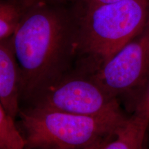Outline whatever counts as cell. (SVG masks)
I'll return each instance as SVG.
<instances>
[{"label":"cell","instance_id":"5b68a950","mask_svg":"<svg viewBox=\"0 0 149 149\" xmlns=\"http://www.w3.org/2000/svg\"><path fill=\"white\" fill-rule=\"evenodd\" d=\"M97 81L132 111L149 91V21L134 38L92 72Z\"/></svg>","mask_w":149,"mask_h":149},{"label":"cell","instance_id":"30bf717a","mask_svg":"<svg viewBox=\"0 0 149 149\" xmlns=\"http://www.w3.org/2000/svg\"><path fill=\"white\" fill-rule=\"evenodd\" d=\"M79 1L82 3L84 7H89L99 4H103V3L114 2L119 0H79Z\"/></svg>","mask_w":149,"mask_h":149},{"label":"cell","instance_id":"7a4b0ae2","mask_svg":"<svg viewBox=\"0 0 149 149\" xmlns=\"http://www.w3.org/2000/svg\"><path fill=\"white\" fill-rule=\"evenodd\" d=\"M149 21V0H119L84 7L78 16L77 56L93 72L142 31Z\"/></svg>","mask_w":149,"mask_h":149},{"label":"cell","instance_id":"277c9868","mask_svg":"<svg viewBox=\"0 0 149 149\" xmlns=\"http://www.w3.org/2000/svg\"><path fill=\"white\" fill-rule=\"evenodd\" d=\"M35 109L84 115L121 110L120 102L97 81L92 72L70 70L31 99Z\"/></svg>","mask_w":149,"mask_h":149},{"label":"cell","instance_id":"5bb4252c","mask_svg":"<svg viewBox=\"0 0 149 149\" xmlns=\"http://www.w3.org/2000/svg\"><path fill=\"white\" fill-rule=\"evenodd\" d=\"M146 141H147V146H148V148L149 149V141H148V139H147Z\"/></svg>","mask_w":149,"mask_h":149},{"label":"cell","instance_id":"4fadbf2b","mask_svg":"<svg viewBox=\"0 0 149 149\" xmlns=\"http://www.w3.org/2000/svg\"><path fill=\"white\" fill-rule=\"evenodd\" d=\"M146 140H147V139H146ZM144 149H148V146H147V141H146V143H145Z\"/></svg>","mask_w":149,"mask_h":149},{"label":"cell","instance_id":"6da1fadb","mask_svg":"<svg viewBox=\"0 0 149 149\" xmlns=\"http://www.w3.org/2000/svg\"><path fill=\"white\" fill-rule=\"evenodd\" d=\"M59 3L29 0L11 37L19 68L21 100H30L71 70L77 56L79 14Z\"/></svg>","mask_w":149,"mask_h":149},{"label":"cell","instance_id":"3957f363","mask_svg":"<svg viewBox=\"0 0 149 149\" xmlns=\"http://www.w3.org/2000/svg\"><path fill=\"white\" fill-rule=\"evenodd\" d=\"M127 117L122 109L84 115L28 108L19 114V129L29 149H82L110 138Z\"/></svg>","mask_w":149,"mask_h":149},{"label":"cell","instance_id":"8fae6325","mask_svg":"<svg viewBox=\"0 0 149 149\" xmlns=\"http://www.w3.org/2000/svg\"><path fill=\"white\" fill-rule=\"evenodd\" d=\"M113 135H112V136H113ZM112 136H111V137H112ZM111 137H110V138H111ZM110 138L107 139H105V140H103L102 141H100V142L97 143V144L93 145V146H91L87 147V148H82V149H102V148H103L104 146V144L107 143V141L109 140ZM42 149H58V148H42Z\"/></svg>","mask_w":149,"mask_h":149},{"label":"cell","instance_id":"9c48e42d","mask_svg":"<svg viewBox=\"0 0 149 149\" xmlns=\"http://www.w3.org/2000/svg\"><path fill=\"white\" fill-rule=\"evenodd\" d=\"M0 148L27 149L23 135L15 120L0 103Z\"/></svg>","mask_w":149,"mask_h":149},{"label":"cell","instance_id":"7c38bea8","mask_svg":"<svg viewBox=\"0 0 149 149\" xmlns=\"http://www.w3.org/2000/svg\"><path fill=\"white\" fill-rule=\"evenodd\" d=\"M55 1H59V2L61 3H66V2H68V1H76V0H55Z\"/></svg>","mask_w":149,"mask_h":149},{"label":"cell","instance_id":"2e32d148","mask_svg":"<svg viewBox=\"0 0 149 149\" xmlns=\"http://www.w3.org/2000/svg\"><path fill=\"white\" fill-rule=\"evenodd\" d=\"M0 149H1V148H0Z\"/></svg>","mask_w":149,"mask_h":149},{"label":"cell","instance_id":"ba28073f","mask_svg":"<svg viewBox=\"0 0 149 149\" xmlns=\"http://www.w3.org/2000/svg\"><path fill=\"white\" fill-rule=\"evenodd\" d=\"M29 0H0V40L10 38L21 19Z\"/></svg>","mask_w":149,"mask_h":149},{"label":"cell","instance_id":"8992f818","mask_svg":"<svg viewBox=\"0 0 149 149\" xmlns=\"http://www.w3.org/2000/svg\"><path fill=\"white\" fill-rule=\"evenodd\" d=\"M19 68L11 37L0 40V103L15 120L20 109Z\"/></svg>","mask_w":149,"mask_h":149},{"label":"cell","instance_id":"52a82bcc","mask_svg":"<svg viewBox=\"0 0 149 149\" xmlns=\"http://www.w3.org/2000/svg\"><path fill=\"white\" fill-rule=\"evenodd\" d=\"M149 127V91L102 149H144Z\"/></svg>","mask_w":149,"mask_h":149},{"label":"cell","instance_id":"9a60e30c","mask_svg":"<svg viewBox=\"0 0 149 149\" xmlns=\"http://www.w3.org/2000/svg\"><path fill=\"white\" fill-rule=\"evenodd\" d=\"M27 149H29V148H27Z\"/></svg>","mask_w":149,"mask_h":149}]
</instances>
